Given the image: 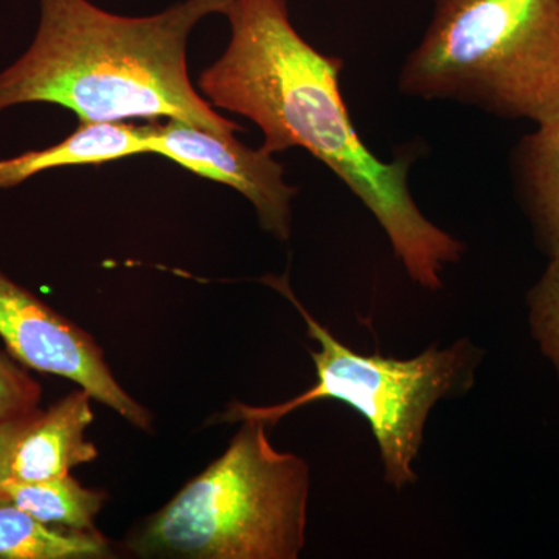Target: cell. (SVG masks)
<instances>
[{
  "mask_svg": "<svg viewBox=\"0 0 559 559\" xmlns=\"http://www.w3.org/2000/svg\"><path fill=\"white\" fill-rule=\"evenodd\" d=\"M224 16L229 46L198 80L205 100L252 120L272 156L299 146L326 165L380 223L412 282L439 290L465 245L418 209L411 157L381 160L359 138L341 94L342 60L301 38L286 0H231Z\"/></svg>",
  "mask_w": 559,
  "mask_h": 559,
  "instance_id": "1",
  "label": "cell"
},
{
  "mask_svg": "<svg viewBox=\"0 0 559 559\" xmlns=\"http://www.w3.org/2000/svg\"><path fill=\"white\" fill-rule=\"evenodd\" d=\"M231 0H186L154 16L109 13L90 0H39L32 46L0 72V112L50 103L80 123L178 120L221 135L242 132L191 84L187 44L198 22Z\"/></svg>",
  "mask_w": 559,
  "mask_h": 559,
  "instance_id": "2",
  "label": "cell"
},
{
  "mask_svg": "<svg viewBox=\"0 0 559 559\" xmlns=\"http://www.w3.org/2000/svg\"><path fill=\"white\" fill-rule=\"evenodd\" d=\"M227 450L124 539L145 559H297L307 544L311 468L245 419Z\"/></svg>",
  "mask_w": 559,
  "mask_h": 559,
  "instance_id": "3",
  "label": "cell"
},
{
  "mask_svg": "<svg viewBox=\"0 0 559 559\" xmlns=\"http://www.w3.org/2000/svg\"><path fill=\"white\" fill-rule=\"evenodd\" d=\"M400 91L536 124L559 120V0H433Z\"/></svg>",
  "mask_w": 559,
  "mask_h": 559,
  "instance_id": "4",
  "label": "cell"
},
{
  "mask_svg": "<svg viewBox=\"0 0 559 559\" xmlns=\"http://www.w3.org/2000/svg\"><path fill=\"white\" fill-rule=\"evenodd\" d=\"M266 283L288 297L307 323L308 336L320 345L319 349H310L318 380L296 399L274 406L235 401L212 423L261 419L274 426L290 412L316 401L336 400L369 423L380 448L385 484L399 491L415 484L414 463L425 440L430 412L441 400L465 395L473 389L484 349L465 337L447 348L432 345L411 359L358 353L312 318L285 280L271 278Z\"/></svg>",
  "mask_w": 559,
  "mask_h": 559,
  "instance_id": "5",
  "label": "cell"
},
{
  "mask_svg": "<svg viewBox=\"0 0 559 559\" xmlns=\"http://www.w3.org/2000/svg\"><path fill=\"white\" fill-rule=\"evenodd\" d=\"M0 341L17 362L75 382L92 399L150 432L153 415L114 377L105 353L87 331L51 310L0 271Z\"/></svg>",
  "mask_w": 559,
  "mask_h": 559,
  "instance_id": "6",
  "label": "cell"
},
{
  "mask_svg": "<svg viewBox=\"0 0 559 559\" xmlns=\"http://www.w3.org/2000/svg\"><path fill=\"white\" fill-rule=\"evenodd\" d=\"M151 154L167 157L201 178L224 183L255 209L261 229L288 241L296 187L285 180V168L263 150L242 145L235 135L191 127L178 120L151 124Z\"/></svg>",
  "mask_w": 559,
  "mask_h": 559,
  "instance_id": "7",
  "label": "cell"
},
{
  "mask_svg": "<svg viewBox=\"0 0 559 559\" xmlns=\"http://www.w3.org/2000/svg\"><path fill=\"white\" fill-rule=\"evenodd\" d=\"M92 400L91 393L80 388L49 411H39L11 452L7 480L55 479L94 462L98 450L86 437L94 421Z\"/></svg>",
  "mask_w": 559,
  "mask_h": 559,
  "instance_id": "8",
  "label": "cell"
},
{
  "mask_svg": "<svg viewBox=\"0 0 559 559\" xmlns=\"http://www.w3.org/2000/svg\"><path fill=\"white\" fill-rule=\"evenodd\" d=\"M151 124L134 127L124 121L81 123L57 145L27 151L0 160V190L13 189L39 173L66 167L103 165L124 157L151 154Z\"/></svg>",
  "mask_w": 559,
  "mask_h": 559,
  "instance_id": "9",
  "label": "cell"
},
{
  "mask_svg": "<svg viewBox=\"0 0 559 559\" xmlns=\"http://www.w3.org/2000/svg\"><path fill=\"white\" fill-rule=\"evenodd\" d=\"M513 176L539 248L559 255V120L538 124L513 151Z\"/></svg>",
  "mask_w": 559,
  "mask_h": 559,
  "instance_id": "10",
  "label": "cell"
},
{
  "mask_svg": "<svg viewBox=\"0 0 559 559\" xmlns=\"http://www.w3.org/2000/svg\"><path fill=\"white\" fill-rule=\"evenodd\" d=\"M106 558H116V550L97 528L55 527L0 500V559Z\"/></svg>",
  "mask_w": 559,
  "mask_h": 559,
  "instance_id": "11",
  "label": "cell"
},
{
  "mask_svg": "<svg viewBox=\"0 0 559 559\" xmlns=\"http://www.w3.org/2000/svg\"><path fill=\"white\" fill-rule=\"evenodd\" d=\"M108 498L105 489L83 487L70 474L47 480L9 479L0 484V500L55 527L94 530Z\"/></svg>",
  "mask_w": 559,
  "mask_h": 559,
  "instance_id": "12",
  "label": "cell"
},
{
  "mask_svg": "<svg viewBox=\"0 0 559 559\" xmlns=\"http://www.w3.org/2000/svg\"><path fill=\"white\" fill-rule=\"evenodd\" d=\"M527 308L530 334L559 378V255L528 290Z\"/></svg>",
  "mask_w": 559,
  "mask_h": 559,
  "instance_id": "13",
  "label": "cell"
},
{
  "mask_svg": "<svg viewBox=\"0 0 559 559\" xmlns=\"http://www.w3.org/2000/svg\"><path fill=\"white\" fill-rule=\"evenodd\" d=\"M40 392L27 367L0 347V423L38 409Z\"/></svg>",
  "mask_w": 559,
  "mask_h": 559,
  "instance_id": "14",
  "label": "cell"
},
{
  "mask_svg": "<svg viewBox=\"0 0 559 559\" xmlns=\"http://www.w3.org/2000/svg\"><path fill=\"white\" fill-rule=\"evenodd\" d=\"M38 412L39 409H36L31 414L0 423V484L7 480V468H9L11 452H13L24 430L31 426L33 419L38 415Z\"/></svg>",
  "mask_w": 559,
  "mask_h": 559,
  "instance_id": "15",
  "label": "cell"
}]
</instances>
